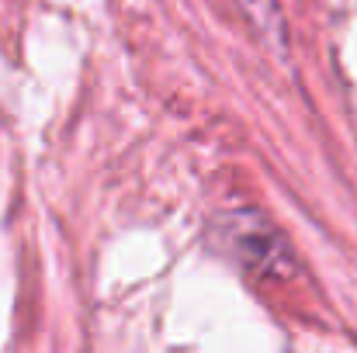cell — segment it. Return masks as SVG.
I'll return each mask as SVG.
<instances>
[{
    "label": "cell",
    "mask_w": 357,
    "mask_h": 353,
    "mask_svg": "<svg viewBox=\"0 0 357 353\" xmlns=\"http://www.w3.org/2000/svg\"><path fill=\"white\" fill-rule=\"evenodd\" d=\"M229 246L239 260L257 270V274H284L288 270V249L281 242V235L274 233L260 215H233L229 219Z\"/></svg>",
    "instance_id": "obj_1"
},
{
    "label": "cell",
    "mask_w": 357,
    "mask_h": 353,
    "mask_svg": "<svg viewBox=\"0 0 357 353\" xmlns=\"http://www.w3.org/2000/svg\"><path fill=\"white\" fill-rule=\"evenodd\" d=\"M243 7V14L250 17V24L274 45V49H284V24H281V10H278V0H236Z\"/></svg>",
    "instance_id": "obj_2"
}]
</instances>
